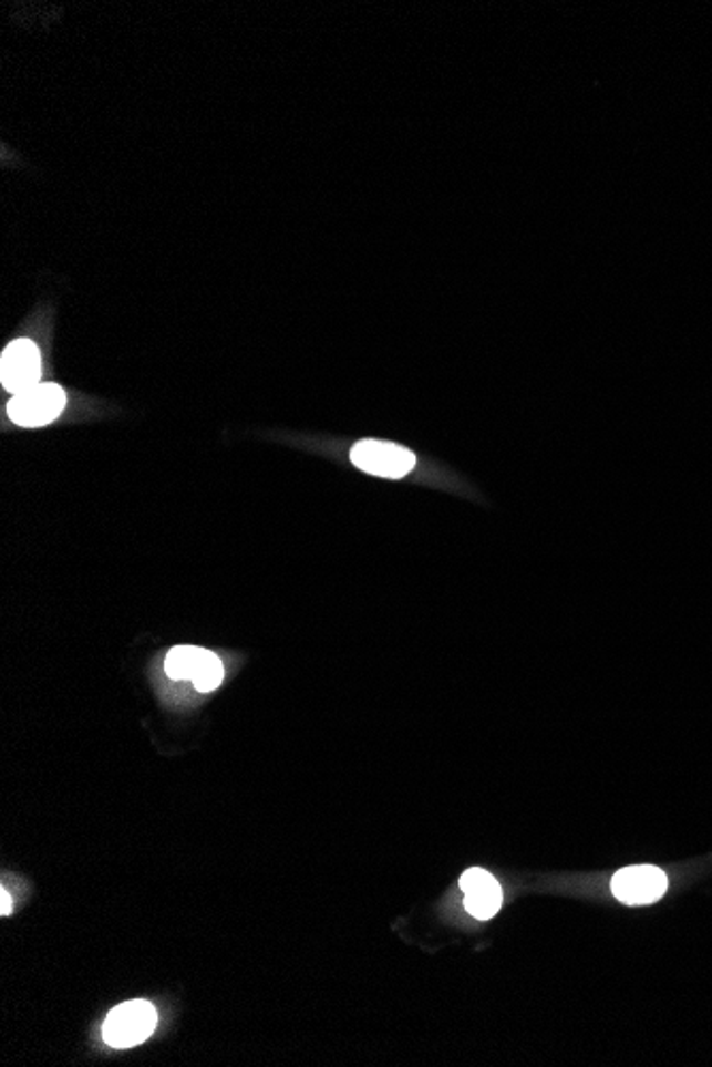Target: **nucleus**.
<instances>
[{"label":"nucleus","mask_w":712,"mask_h":1067,"mask_svg":"<svg viewBox=\"0 0 712 1067\" xmlns=\"http://www.w3.org/2000/svg\"><path fill=\"white\" fill-rule=\"evenodd\" d=\"M223 677H225L223 661L218 659V654H214V652L207 650L205 661H203V665H200L199 674L193 677L195 688H197L199 693H209V691H214V688L220 686Z\"/></svg>","instance_id":"obj_8"},{"label":"nucleus","mask_w":712,"mask_h":1067,"mask_svg":"<svg viewBox=\"0 0 712 1067\" xmlns=\"http://www.w3.org/2000/svg\"><path fill=\"white\" fill-rule=\"evenodd\" d=\"M499 905H502V889H499L497 880L481 887V889H474V891L465 893V910L478 921L493 919L497 914Z\"/></svg>","instance_id":"obj_7"},{"label":"nucleus","mask_w":712,"mask_h":1067,"mask_svg":"<svg viewBox=\"0 0 712 1067\" xmlns=\"http://www.w3.org/2000/svg\"><path fill=\"white\" fill-rule=\"evenodd\" d=\"M205 654H207V650H203V648H173L172 652L167 654V661H165L167 675L172 680H193L195 675L199 674Z\"/></svg>","instance_id":"obj_6"},{"label":"nucleus","mask_w":712,"mask_h":1067,"mask_svg":"<svg viewBox=\"0 0 712 1067\" xmlns=\"http://www.w3.org/2000/svg\"><path fill=\"white\" fill-rule=\"evenodd\" d=\"M66 405V394L58 384H37L24 393L16 394L9 405L7 414L11 422L20 426H43L56 421Z\"/></svg>","instance_id":"obj_2"},{"label":"nucleus","mask_w":712,"mask_h":1067,"mask_svg":"<svg viewBox=\"0 0 712 1067\" xmlns=\"http://www.w3.org/2000/svg\"><path fill=\"white\" fill-rule=\"evenodd\" d=\"M158 1014L145 999H131L107 1014L103 1023V1039L114 1048L140 1046L156 1029Z\"/></svg>","instance_id":"obj_1"},{"label":"nucleus","mask_w":712,"mask_h":1067,"mask_svg":"<svg viewBox=\"0 0 712 1067\" xmlns=\"http://www.w3.org/2000/svg\"><path fill=\"white\" fill-rule=\"evenodd\" d=\"M41 354L34 341H11L0 359V382L7 393L20 394L41 384Z\"/></svg>","instance_id":"obj_3"},{"label":"nucleus","mask_w":712,"mask_h":1067,"mask_svg":"<svg viewBox=\"0 0 712 1067\" xmlns=\"http://www.w3.org/2000/svg\"><path fill=\"white\" fill-rule=\"evenodd\" d=\"M668 891V876L653 866H636L617 871L612 878V893L627 905H647L663 898Z\"/></svg>","instance_id":"obj_5"},{"label":"nucleus","mask_w":712,"mask_h":1067,"mask_svg":"<svg viewBox=\"0 0 712 1067\" xmlns=\"http://www.w3.org/2000/svg\"><path fill=\"white\" fill-rule=\"evenodd\" d=\"M350 458H352L354 467L363 469L365 474L391 479L407 476L414 469V463H416V458L410 449L401 448L395 444H386V442H373V439L359 442L350 452Z\"/></svg>","instance_id":"obj_4"},{"label":"nucleus","mask_w":712,"mask_h":1067,"mask_svg":"<svg viewBox=\"0 0 712 1067\" xmlns=\"http://www.w3.org/2000/svg\"><path fill=\"white\" fill-rule=\"evenodd\" d=\"M11 910H13L11 895H9V893L2 889V891H0V912H2V916H9V914H11Z\"/></svg>","instance_id":"obj_10"},{"label":"nucleus","mask_w":712,"mask_h":1067,"mask_svg":"<svg viewBox=\"0 0 712 1067\" xmlns=\"http://www.w3.org/2000/svg\"><path fill=\"white\" fill-rule=\"evenodd\" d=\"M491 882H495V878H493L488 871L481 870V868H474V870H467L465 873H463V876H461L458 887H461V891H463V893H469V891L481 889V887L491 884Z\"/></svg>","instance_id":"obj_9"}]
</instances>
